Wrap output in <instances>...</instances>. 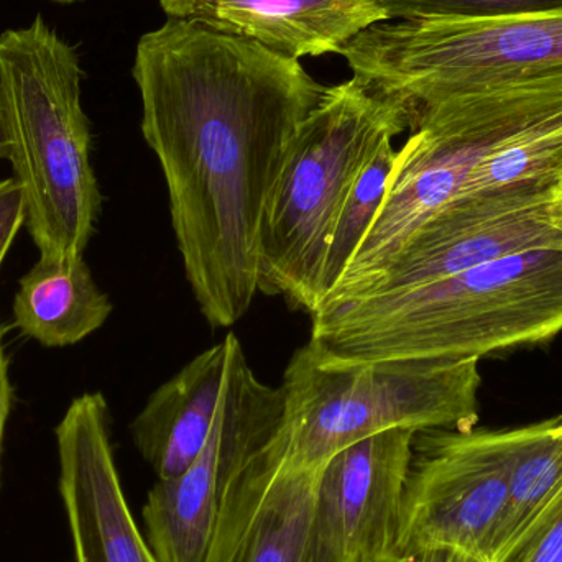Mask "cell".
Masks as SVG:
<instances>
[{"label": "cell", "mask_w": 562, "mask_h": 562, "mask_svg": "<svg viewBox=\"0 0 562 562\" xmlns=\"http://www.w3.org/2000/svg\"><path fill=\"white\" fill-rule=\"evenodd\" d=\"M132 75L184 276L204 319L233 326L259 293L270 194L326 86L297 59L173 16L138 40Z\"/></svg>", "instance_id": "cell-1"}, {"label": "cell", "mask_w": 562, "mask_h": 562, "mask_svg": "<svg viewBox=\"0 0 562 562\" xmlns=\"http://www.w3.org/2000/svg\"><path fill=\"white\" fill-rule=\"evenodd\" d=\"M562 330V247L502 257L398 293L311 314V342L342 360L481 357Z\"/></svg>", "instance_id": "cell-2"}, {"label": "cell", "mask_w": 562, "mask_h": 562, "mask_svg": "<svg viewBox=\"0 0 562 562\" xmlns=\"http://www.w3.org/2000/svg\"><path fill=\"white\" fill-rule=\"evenodd\" d=\"M479 359L342 360L307 340L284 370L283 416L267 452L284 471H314L390 429H458L479 422Z\"/></svg>", "instance_id": "cell-3"}, {"label": "cell", "mask_w": 562, "mask_h": 562, "mask_svg": "<svg viewBox=\"0 0 562 562\" xmlns=\"http://www.w3.org/2000/svg\"><path fill=\"white\" fill-rule=\"evenodd\" d=\"M82 78L75 46L42 15L23 29L0 33L9 161L25 194L26 229L40 257L48 259L85 256L101 214Z\"/></svg>", "instance_id": "cell-4"}, {"label": "cell", "mask_w": 562, "mask_h": 562, "mask_svg": "<svg viewBox=\"0 0 562 562\" xmlns=\"http://www.w3.org/2000/svg\"><path fill=\"white\" fill-rule=\"evenodd\" d=\"M405 105L352 76L326 88L288 151L263 214L259 291L313 314L337 216L385 142L409 128Z\"/></svg>", "instance_id": "cell-5"}, {"label": "cell", "mask_w": 562, "mask_h": 562, "mask_svg": "<svg viewBox=\"0 0 562 562\" xmlns=\"http://www.w3.org/2000/svg\"><path fill=\"white\" fill-rule=\"evenodd\" d=\"M562 111V72L451 95L419 109L396 150L385 200L337 286L339 303L375 276L429 217L461 196L472 175L537 122Z\"/></svg>", "instance_id": "cell-6"}, {"label": "cell", "mask_w": 562, "mask_h": 562, "mask_svg": "<svg viewBox=\"0 0 562 562\" xmlns=\"http://www.w3.org/2000/svg\"><path fill=\"white\" fill-rule=\"evenodd\" d=\"M372 91L419 109L462 92L562 72V12L386 20L340 52ZM412 125V124H409Z\"/></svg>", "instance_id": "cell-7"}, {"label": "cell", "mask_w": 562, "mask_h": 562, "mask_svg": "<svg viewBox=\"0 0 562 562\" xmlns=\"http://www.w3.org/2000/svg\"><path fill=\"white\" fill-rule=\"evenodd\" d=\"M508 510L502 431L416 432L390 558L448 548L497 562Z\"/></svg>", "instance_id": "cell-8"}, {"label": "cell", "mask_w": 562, "mask_h": 562, "mask_svg": "<svg viewBox=\"0 0 562 562\" xmlns=\"http://www.w3.org/2000/svg\"><path fill=\"white\" fill-rule=\"evenodd\" d=\"M229 340L226 386L206 446L187 471L157 481L142 510L144 537L158 562L204 561L227 481L276 436L283 416L280 386L263 383L240 340L234 334Z\"/></svg>", "instance_id": "cell-9"}, {"label": "cell", "mask_w": 562, "mask_h": 562, "mask_svg": "<svg viewBox=\"0 0 562 562\" xmlns=\"http://www.w3.org/2000/svg\"><path fill=\"white\" fill-rule=\"evenodd\" d=\"M415 435L412 429L380 432L337 452L321 468L303 562L390 558Z\"/></svg>", "instance_id": "cell-10"}, {"label": "cell", "mask_w": 562, "mask_h": 562, "mask_svg": "<svg viewBox=\"0 0 562 562\" xmlns=\"http://www.w3.org/2000/svg\"><path fill=\"white\" fill-rule=\"evenodd\" d=\"M543 247H562V200L535 206L456 200L429 217L385 267L339 303L398 293Z\"/></svg>", "instance_id": "cell-11"}, {"label": "cell", "mask_w": 562, "mask_h": 562, "mask_svg": "<svg viewBox=\"0 0 562 562\" xmlns=\"http://www.w3.org/2000/svg\"><path fill=\"white\" fill-rule=\"evenodd\" d=\"M55 436L59 494L76 562H158L122 488L104 395L72 400Z\"/></svg>", "instance_id": "cell-12"}, {"label": "cell", "mask_w": 562, "mask_h": 562, "mask_svg": "<svg viewBox=\"0 0 562 562\" xmlns=\"http://www.w3.org/2000/svg\"><path fill=\"white\" fill-rule=\"evenodd\" d=\"M319 474L284 471L263 446L227 481L203 562H303Z\"/></svg>", "instance_id": "cell-13"}, {"label": "cell", "mask_w": 562, "mask_h": 562, "mask_svg": "<svg viewBox=\"0 0 562 562\" xmlns=\"http://www.w3.org/2000/svg\"><path fill=\"white\" fill-rule=\"evenodd\" d=\"M184 19L300 61L340 55L356 36L389 16L379 0H191Z\"/></svg>", "instance_id": "cell-14"}, {"label": "cell", "mask_w": 562, "mask_h": 562, "mask_svg": "<svg viewBox=\"0 0 562 562\" xmlns=\"http://www.w3.org/2000/svg\"><path fill=\"white\" fill-rule=\"evenodd\" d=\"M229 334L158 386L131 423L135 448L158 481L187 471L210 438L229 367Z\"/></svg>", "instance_id": "cell-15"}, {"label": "cell", "mask_w": 562, "mask_h": 562, "mask_svg": "<svg viewBox=\"0 0 562 562\" xmlns=\"http://www.w3.org/2000/svg\"><path fill=\"white\" fill-rule=\"evenodd\" d=\"M12 311L23 336L43 347H69L104 326L112 303L85 257H40L20 279Z\"/></svg>", "instance_id": "cell-16"}, {"label": "cell", "mask_w": 562, "mask_h": 562, "mask_svg": "<svg viewBox=\"0 0 562 562\" xmlns=\"http://www.w3.org/2000/svg\"><path fill=\"white\" fill-rule=\"evenodd\" d=\"M458 200H498L518 206L562 200V111L492 155Z\"/></svg>", "instance_id": "cell-17"}, {"label": "cell", "mask_w": 562, "mask_h": 562, "mask_svg": "<svg viewBox=\"0 0 562 562\" xmlns=\"http://www.w3.org/2000/svg\"><path fill=\"white\" fill-rule=\"evenodd\" d=\"M508 479L510 510L497 562L535 530L562 497V418L502 431Z\"/></svg>", "instance_id": "cell-18"}, {"label": "cell", "mask_w": 562, "mask_h": 562, "mask_svg": "<svg viewBox=\"0 0 562 562\" xmlns=\"http://www.w3.org/2000/svg\"><path fill=\"white\" fill-rule=\"evenodd\" d=\"M392 142H385L380 147L375 157L357 178L337 216L321 267L317 306L342 279L347 267L360 249V244L375 223L395 167L396 150Z\"/></svg>", "instance_id": "cell-19"}, {"label": "cell", "mask_w": 562, "mask_h": 562, "mask_svg": "<svg viewBox=\"0 0 562 562\" xmlns=\"http://www.w3.org/2000/svg\"><path fill=\"white\" fill-rule=\"evenodd\" d=\"M389 20L504 19L562 12V0H379Z\"/></svg>", "instance_id": "cell-20"}, {"label": "cell", "mask_w": 562, "mask_h": 562, "mask_svg": "<svg viewBox=\"0 0 562 562\" xmlns=\"http://www.w3.org/2000/svg\"><path fill=\"white\" fill-rule=\"evenodd\" d=\"M504 562H562V497Z\"/></svg>", "instance_id": "cell-21"}, {"label": "cell", "mask_w": 562, "mask_h": 562, "mask_svg": "<svg viewBox=\"0 0 562 562\" xmlns=\"http://www.w3.org/2000/svg\"><path fill=\"white\" fill-rule=\"evenodd\" d=\"M25 194L15 178L0 180V269L13 246L16 234L25 226Z\"/></svg>", "instance_id": "cell-22"}, {"label": "cell", "mask_w": 562, "mask_h": 562, "mask_svg": "<svg viewBox=\"0 0 562 562\" xmlns=\"http://www.w3.org/2000/svg\"><path fill=\"white\" fill-rule=\"evenodd\" d=\"M396 562H485L462 551L448 550V548H429V550L415 551L392 558Z\"/></svg>", "instance_id": "cell-23"}, {"label": "cell", "mask_w": 562, "mask_h": 562, "mask_svg": "<svg viewBox=\"0 0 562 562\" xmlns=\"http://www.w3.org/2000/svg\"><path fill=\"white\" fill-rule=\"evenodd\" d=\"M12 406V386L9 380V366L3 352L2 333H0V462H2L3 435H5L7 419Z\"/></svg>", "instance_id": "cell-24"}, {"label": "cell", "mask_w": 562, "mask_h": 562, "mask_svg": "<svg viewBox=\"0 0 562 562\" xmlns=\"http://www.w3.org/2000/svg\"><path fill=\"white\" fill-rule=\"evenodd\" d=\"M12 140H10L9 122H7L5 108L0 95V160H10Z\"/></svg>", "instance_id": "cell-25"}, {"label": "cell", "mask_w": 562, "mask_h": 562, "mask_svg": "<svg viewBox=\"0 0 562 562\" xmlns=\"http://www.w3.org/2000/svg\"><path fill=\"white\" fill-rule=\"evenodd\" d=\"M190 2L191 0H160L161 9L167 12L168 16H173V19H184Z\"/></svg>", "instance_id": "cell-26"}, {"label": "cell", "mask_w": 562, "mask_h": 562, "mask_svg": "<svg viewBox=\"0 0 562 562\" xmlns=\"http://www.w3.org/2000/svg\"><path fill=\"white\" fill-rule=\"evenodd\" d=\"M52 2L65 3V5H68V3L79 2V0H52Z\"/></svg>", "instance_id": "cell-27"}, {"label": "cell", "mask_w": 562, "mask_h": 562, "mask_svg": "<svg viewBox=\"0 0 562 562\" xmlns=\"http://www.w3.org/2000/svg\"><path fill=\"white\" fill-rule=\"evenodd\" d=\"M380 562H396L395 560H392V558H386V560L380 561Z\"/></svg>", "instance_id": "cell-28"}]
</instances>
